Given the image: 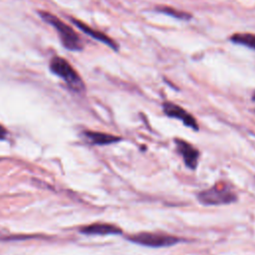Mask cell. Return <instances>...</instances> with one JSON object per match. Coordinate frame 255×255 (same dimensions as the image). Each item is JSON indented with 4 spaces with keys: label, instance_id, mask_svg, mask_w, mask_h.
Wrapping results in <instances>:
<instances>
[{
    "label": "cell",
    "instance_id": "5",
    "mask_svg": "<svg viewBox=\"0 0 255 255\" xmlns=\"http://www.w3.org/2000/svg\"><path fill=\"white\" fill-rule=\"evenodd\" d=\"M162 110L167 117L180 120L185 126L191 128L192 129H198L196 120L181 107L170 102H165L162 104Z\"/></svg>",
    "mask_w": 255,
    "mask_h": 255
},
{
    "label": "cell",
    "instance_id": "3",
    "mask_svg": "<svg viewBox=\"0 0 255 255\" xmlns=\"http://www.w3.org/2000/svg\"><path fill=\"white\" fill-rule=\"evenodd\" d=\"M197 199L205 205L228 204L236 200V194L227 186L216 184L197 194Z\"/></svg>",
    "mask_w": 255,
    "mask_h": 255
},
{
    "label": "cell",
    "instance_id": "6",
    "mask_svg": "<svg viewBox=\"0 0 255 255\" xmlns=\"http://www.w3.org/2000/svg\"><path fill=\"white\" fill-rule=\"evenodd\" d=\"M71 22L77 26L80 30H82L85 34L89 35L91 38L97 40V41H100L102 42L103 44L107 45L108 47H110L111 49H113L114 51H118L119 50V45L118 43L113 40L111 37H109L108 35H106L105 33L101 32V31H98V30H95L93 28H91L90 26H88L87 24L83 23L82 21L78 20V19H75V18H71Z\"/></svg>",
    "mask_w": 255,
    "mask_h": 255
},
{
    "label": "cell",
    "instance_id": "12",
    "mask_svg": "<svg viewBox=\"0 0 255 255\" xmlns=\"http://www.w3.org/2000/svg\"><path fill=\"white\" fill-rule=\"evenodd\" d=\"M7 136V130L6 128L0 125V139H5Z\"/></svg>",
    "mask_w": 255,
    "mask_h": 255
},
{
    "label": "cell",
    "instance_id": "2",
    "mask_svg": "<svg viewBox=\"0 0 255 255\" xmlns=\"http://www.w3.org/2000/svg\"><path fill=\"white\" fill-rule=\"evenodd\" d=\"M49 68L51 72L62 79L72 91L77 93L85 91V84L82 78L66 59L54 56L50 61Z\"/></svg>",
    "mask_w": 255,
    "mask_h": 255
},
{
    "label": "cell",
    "instance_id": "10",
    "mask_svg": "<svg viewBox=\"0 0 255 255\" xmlns=\"http://www.w3.org/2000/svg\"><path fill=\"white\" fill-rule=\"evenodd\" d=\"M230 41L255 50V34L253 33H235L230 37Z\"/></svg>",
    "mask_w": 255,
    "mask_h": 255
},
{
    "label": "cell",
    "instance_id": "13",
    "mask_svg": "<svg viewBox=\"0 0 255 255\" xmlns=\"http://www.w3.org/2000/svg\"><path fill=\"white\" fill-rule=\"evenodd\" d=\"M252 100L255 102V92L253 93V96H252Z\"/></svg>",
    "mask_w": 255,
    "mask_h": 255
},
{
    "label": "cell",
    "instance_id": "11",
    "mask_svg": "<svg viewBox=\"0 0 255 255\" xmlns=\"http://www.w3.org/2000/svg\"><path fill=\"white\" fill-rule=\"evenodd\" d=\"M155 10L160 13L166 14L168 16H171V17H174V18H177L180 20H189L192 17L191 14H189V13H186V12L180 11V10H176L175 8L168 7V6H156Z\"/></svg>",
    "mask_w": 255,
    "mask_h": 255
},
{
    "label": "cell",
    "instance_id": "8",
    "mask_svg": "<svg viewBox=\"0 0 255 255\" xmlns=\"http://www.w3.org/2000/svg\"><path fill=\"white\" fill-rule=\"evenodd\" d=\"M81 232L87 235H109V234H120L122 230L113 224L108 223H94L85 226L81 229Z\"/></svg>",
    "mask_w": 255,
    "mask_h": 255
},
{
    "label": "cell",
    "instance_id": "7",
    "mask_svg": "<svg viewBox=\"0 0 255 255\" xmlns=\"http://www.w3.org/2000/svg\"><path fill=\"white\" fill-rule=\"evenodd\" d=\"M175 143H176V147L179 151V153L182 155L185 164L191 168L194 169L197 165V160L199 157V152L198 150L193 147L191 144H189L188 142L182 140V139H175Z\"/></svg>",
    "mask_w": 255,
    "mask_h": 255
},
{
    "label": "cell",
    "instance_id": "9",
    "mask_svg": "<svg viewBox=\"0 0 255 255\" xmlns=\"http://www.w3.org/2000/svg\"><path fill=\"white\" fill-rule=\"evenodd\" d=\"M84 135L88 141H90L93 144L98 145H104V144H110L116 141H119L121 138L104 132H98V131H85Z\"/></svg>",
    "mask_w": 255,
    "mask_h": 255
},
{
    "label": "cell",
    "instance_id": "4",
    "mask_svg": "<svg viewBox=\"0 0 255 255\" xmlns=\"http://www.w3.org/2000/svg\"><path fill=\"white\" fill-rule=\"evenodd\" d=\"M128 239L135 244H139L147 247H168L175 245L179 239L174 236H170L167 234H159V233H150V232H141L134 235H130Z\"/></svg>",
    "mask_w": 255,
    "mask_h": 255
},
{
    "label": "cell",
    "instance_id": "1",
    "mask_svg": "<svg viewBox=\"0 0 255 255\" xmlns=\"http://www.w3.org/2000/svg\"><path fill=\"white\" fill-rule=\"evenodd\" d=\"M39 16L47 24L51 25L58 33V36L62 42V45L70 51H81L83 50V42L80 36L75 32V30L61 21L57 16L50 12L39 11Z\"/></svg>",
    "mask_w": 255,
    "mask_h": 255
}]
</instances>
